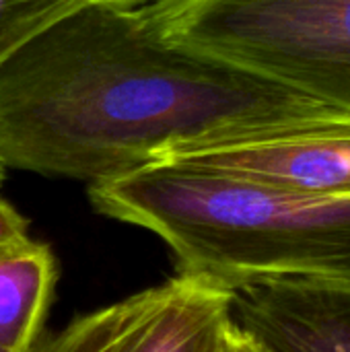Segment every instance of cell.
I'll use <instances>...</instances> for the list:
<instances>
[{"mask_svg": "<svg viewBox=\"0 0 350 352\" xmlns=\"http://www.w3.org/2000/svg\"><path fill=\"white\" fill-rule=\"evenodd\" d=\"M330 109L165 43L136 6H91L0 66V165L91 186Z\"/></svg>", "mask_w": 350, "mask_h": 352, "instance_id": "cell-1", "label": "cell"}, {"mask_svg": "<svg viewBox=\"0 0 350 352\" xmlns=\"http://www.w3.org/2000/svg\"><path fill=\"white\" fill-rule=\"evenodd\" d=\"M97 212L157 235L177 274L237 289L350 283V200L305 196L173 161L89 186Z\"/></svg>", "mask_w": 350, "mask_h": 352, "instance_id": "cell-2", "label": "cell"}, {"mask_svg": "<svg viewBox=\"0 0 350 352\" xmlns=\"http://www.w3.org/2000/svg\"><path fill=\"white\" fill-rule=\"evenodd\" d=\"M136 10L165 43L350 111V0H157Z\"/></svg>", "mask_w": 350, "mask_h": 352, "instance_id": "cell-3", "label": "cell"}, {"mask_svg": "<svg viewBox=\"0 0 350 352\" xmlns=\"http://www.w3.org/2000/svg\"><path fill=\"white\" fill-rule=\"evenodd\" d=\"M157 161L219 171L305 196L350 200V111L330 109L250 138L171 148Z\"/></svg>", "mask_w": 350, "mask_h": 352, "instance_id": "cell-4", "label": "cell"}, {"mask_svg": "<svg viewBox=\"0 0 350 352\" xmlns=\"http://www.w3.org/2000/svg\"><path fill=\"white\" fill-rule=\"evenodd\" d=\"M231 316L270 352H350V283L243 285L233 289Z\"/></svg>", "mask_w": 350, "mask_h": 352, "instance_id": "cell-5", "label": "cell"}, {"mask_svg": "<svg viewBox=\"0 0 350 352\" xmlns=\"http://www.w3.org/2000/svg\"><path fill=\"white\" fill-rule=\"evenodd\" d=\"M231 303V289L177 274L116 303L109 352H208Z\"/></svg>", "mask_w": 350, "mask_h": 352, "instance_id": "cell-6", "label": "cell"}, {"mask_svg": "<svg viewBox=\"0 0 350 352\" xmlns=\"http://www.w3.org/2000/svg\"><path fill=\"white\" fill-rule=\"evenodd\" d=\"M56 285V260L47 245L0 256V352H33Z\"/></svg>", "mask_w": 350, "mask_h": 352, "instance_id": "cell-7", "label": "cell"}, {"mask_svg": "<svg viewBox=\"0 0 350 352\" xmlns=\"http://www.w3.org/2000/svg\"><path fill=\"white\" fill-rule=\"evenodd\" d=\"M157 0H0V66L62 21L91 6H142Z\"/></svg>", "mask_w": 350, "mask_h": 352, "instance_id": "cell-8", "label": "cell"}, {"mask_svg": "<svg viewBox=\"0 0 350 352\" xmlns=\"http://www.w3.org/2000/svg\"><path fill=\"white\" fill-rule=\"evenodd\" d=\"M116 303L76 318L64 330L37 344L33 352H109Z\"/></svg>", "mask_w": 350, "mask_h": 352, "instance_id": "cell-9", "label": "cell"}, {"mask_svg": "<svg viewBox=\"0 0 350 352\" xmlns=\"http://www.w3.org/2000/svg\"><path fill=\"white\" fill-rule=\"evenodd\" d=\"M33 241L35 239H31L29 235V225L25 217L4 198H0V256L19 252Z\"/></svg>", "mask_w": 350, "mask_h": 352, "instance_id": "cell-10", "label": "cell"}, {"mask_svg": "<svg viewBox=\"0 0 350 352\" xmlns=\"http://www.w3.org/2000/svg\"><path fill=\"white\" fill-rule=\"evenodd\" d=\"M208 352H270L254 334L241 328L233 316L221 326Z\"/></svg>", "mask_w": 350, "mask_h": 352, "instance_id": "cell-11", "label": "cell"}, {"mask_svg": "<svg viewBox=\"0 0 350 352\" xmlns=\"http://www.w3.org/2000/svg\"><path fill=\"white\" fill-rule=\"evenodd\" d=\"M4 171H6V169H4V167L0 165V184H2V179H4Z\"/></svg>", "mask_w": 350, "mask_h": 352, "instance_id": "cell-12", "label": "cell"}]
</instances>
